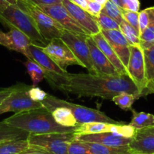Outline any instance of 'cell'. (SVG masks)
Instances as JSON below:
<instances>
[{
  "instance_id": "cell-25",
  "label": "cell",
  "mask_w": 154,
  "mask_h": 154,
  "mask_svg": "<svg viewBox=\"0 0 154 154\" xmlns=\"http://www.w3.org/2000/svg\"><path fill=\"white\" fill-rule=\"evenodd\" d=\"M149 14V23L143 32L140 35V47L147 49L154 45V6L147 8Z\"/></svg>"
},
{
  "instance_id": "cell-1",
  "label": "cell",
  "mask_w": 154,
  "mask_h": 154,
  "mask_svg": "<svg viewBox=\"0 0 154 154\" xmlns=\"http://www.w3.org/2000/svg\"><path fill=\"white\" fill-rule=\"evenodd\" d=\"M45 78L60 91L79 97H100L112 100L117 94L126 92L141 97L140 92L128 75L106 76L93 74L46 75Z\"/></svg>"
},
{
  "instance_id": "cell-34",
  "label": "cell",
  "mask_w": 154,
  "mask_h": 154,
  "mask_svg": "<svg viewBox=\"0 0 154 154\" xmlns=\"http://www.w3.org/2000/svg\"><path fill=\"white\" fill-rule=\"evenodd\" d=\"M68 154H93L82 141L74 140L68 146Z\"/></svg>"
},
{
  "instance_id": "cell-11",
  "label": "cell",
  "mask_w": 154,
  "mask_h": 154,
  "mask_svg": "<svg viewBox=\"0 0 154 154\" xmlns=\"http://www.w3.org/2000/svg\"><path fill=\"white\" fill-rule=\"evenodd\" d=\"M127 71L130 78L138 87L140 96H143L146 87L145 61L143 49L140 46L130 47V57Z\"/></svg>"
},
{
  "instance_id": "cell-4",
  "label": "cell",
  "mask_w": 154,
  "mask_h": 154,
  "mask_svg": "<svg viewBox=\"0 0 154 154\" xmlns=\"http://www.w3.org/2000/svg\"><path fill=\"white\" fill-rule=\"evenodd\" d=\"M42 102V105L50 111H52L54 108L58 107H65L71 110L75 117L78 124L92 122H104V123L121 124L123 122H118L106 115L104 112L97 109L88 108L82 105L69 102L67 101L58 99L52 95L48 94L46 98Z\"/></svg>"
},
{
  "instance_id": "cell-39",
  "label": "cell",
  "mask_w": 154,
  "mask_h": 154,
  "mask_svg": "<svg viewBox=\"0 0 154 154\" xmlns=\"http://www.w3.org/2000/svg\"><path fill=\"white\" fill-rule=\"evenodd\" d=\"M140 0H122V9L134 12L140 11Z\"/></svg>"
},
{
  "instance_id": "cell-14",
  "label": "cell",
  "mask_w": 154,
  "mask_h": 154,
  "mask_svg": "<svg viewBox=\"0 0 154 154\" xmlns=\"http://www.w3.org/2000/svg\"><path fill=\"white\" fill-rule=\"evenodd\" d=\"M62 4L67 9L74 20L79 23L90 35L101 32V28L97 22L96 17L91 15L87 11L69 0H62Z\"/></svg>"
},
{
  "instance_id": "cell-35",
  "label": "cell",
  "mask_w": 154,
  "mask_h": 154,
  "mask_svg": "<svg viewBox=\"0 0 154 154\" xmlns=\"http://www.w3.org/2000/svg\"><path fill=\"white\" fill-rule=\"evenodd\" d=\"M122 13L123 18L131 26L134 27L137 32L140 33L139 29V12H134L131 11H127L122 9Z\"/></svg>"
},
{
  "instance_id": "cell-36",
  "label": "cell",
  "mask_w": 154,
  "mask_h": 154,
  "mask_svg": "<svg viewBox=\"0 0 154 154\" xmlns=\"http://www.w3.org/2000/svg\"><path fill=\"white\" fill-rule=\"evenodd\" d=\"M103 7H104V5L102 4L95 1V0H87L86 11L91 15L95 17H97L101 13Z\"/></svg>"
},
{
  "instance_id": "cell-2",
  "label": "cell",
  "mask_w": 154,
  "mask_h": 154,
  "mask_svg": "<svg viewBox=\"0 0 154 154\" xmlns=\"http://www.w3.org/2000/svg\"><path fill=\"white\" fill-rule=\"evenodd\" d=\"M3 121L30 134L75 132V127H65L55 122L51 112L44 106L24 112L15 113Z\"/></svg>"
},
{
  "instance_id": "cell-43",
  "label": "cell",
  "mask_w": 154,
  "mask_h": 154,
  "mask_svg": "<svg viewBox=\"0 0 154 154\" xmlns=\"http://www.w3.org/2000/svg\"><path fill=\"white\" fill-rule=\"evenodd\" d=\"M18 0H0V11L11 5H17Z\"/></svg>"
},
{
  "instance_id": "cell-24",
  "label": "cell",
  "mask_w": 154,
  "mask_h": 154,
  "mask_svg": "<svg viewBox=\"0 0 154 154\" xmlns=\"http://www.w3.org/2000/svg\"><path fill=\"white\" fill-rule=\"evenodd\" d=\"M55 122L65 127H76L78 123L70 109L65 107H58L51 111Z\"/></svg>"
},
{
  "instance_id": "cell-15",
  "label": "cell",
  "mask_w": 154,
  "mask_h": 154,
  "mask_svg": "<svg viewBox=\"0 0 154 154\" xmlns=\"http://www.w3.org/2000/svg\"><path fill=\"white\" fill-rule=\"evenodd\" d=\"M101 32L104 36L108 43L117 54L119 60L127 69L130 57L131 45L126 40L120 30H101Z\"/></svg>"
},
{
  "instance_id": "cell-48",
  "label": "cell",
  "mask_w": 154,
  "mask_h": 154,
  "mask_svg": "<svg viewBox=\"0 0 154 154\" xmlns=\"http://www.w3.org/2000/svg\"><path fill=\"white\" fill-rule=\"evenodd\" d=\"M151 154H154V153H151Z\"/></svg>"
},
{
  "instance_id": "cell-27",
  "label": "cell",
  "mask_w": 154,
  "mask_h": 154,
  "mask_svg": "<svg viewBox=\"0 0 154 154\" xmlns=\"http://www.w3.org/2000/svg\"><path fill=\"white\" fill-rule=\"evenodd\" d=\"M29 146L27 139L5 141L0 144V154H20Z\"/></svg>"
},
{
  "instance_id": "cell-47",
  "label": "cell",
  "mask_w": 154,
  "mask_h": 154,
  "mask_svg": "<svg viewBox=\"0 0 154 154\" xmlns=\"http://www.w3.org/2000/svg\"><path fill=\"white\" fill-rule=\"evenodd\" d=\"M3 114V111H2V110L1 105H0V114Z\"/></svg>"
},
{
  "instance_id": "cell-44",
  "label": "cell",
  "mask_w": 154,
  "mask_h": 154,
  "mask_svg": "<svg viewBox=\"0 0 154 154\" xmlns=\"http://www.w3.org/2000/svg\"><path fill=\"white\" fill-rule=\"evenodd\" d=\"M137 132L142 134H147V135H154V126H149V127L144 128V129L137 130Z\"/></svg>"
},
{
  "instance_id": "cell-5",
  "label": "cell",
  "mask_w": 154,
  "mask_h": 154,
  "mask_svg": "<svg viewBox=\"0 0 154 154\" xmlns=\"http://www.w3.org/2000/svg\"><path fill=\"white\" fill-rule=\"evenodd\" d=\"M17 5L32 17L39 32L45 40L49 42L52 39L60 38L65 29L33 2L30 0H18Z\"/></svg>"
},
{
  "instance_id": "cell-3",
  "label": "cell",
  "mask_w": 154,
  "mask_h": 154,
  "mask_svg": "<svg viewBox=\"0 0 154 154\" xmlns=\"http://www.w3.org/2000/svg\"><path fill=\"white\" fill-rule=\"evenodd\" d=\"M0 21L10 29H17L30 38L32 43L44 48L48 42L44 38L30 14L18 5H11L0 11Z\"/></svg>"
},
{
  "instance_id": "cell-40",
  "label": "cell",
  "mask_w": 154,
  "mask_h": 154,
  "mask_svg": "<svg viewBox=\"0 0 154 154\" xmlns=\"http://www.w3.org/2000/svg\"><path fill=\"white\" fill-rule=\"evenodd\" d=\"M20 154H53L51 152L48 151L42 147H38L35 145H30L28 147V148L26 149L24 151Z\"/></svg>"
},
{
  "instance_id": "cell-23",
  "label": "cell",
  "mask_w": 154,
  "mask_h": 154,
  "mask_svg": "<svg viewBox=\"0 0 154 154\" xmlns=\"http://www.w3.org/2000/svg\"><path fill=\"white\" fill-rule=\"evenodd\" d=\"M113 123H104V122H92L79 124L75 129V134L78 135H88L97 134L101 132H111L112 125Z\"/></svg>"
},
{
  "instance_id": "cell-10",
  "label": "cell",
  "mask_w": 154,
  "mask_h": 154,
  "mask_svg": "<svg viewBox=\"0 0 154 154\" xmlns=\"http://www.w3.org/2000/svg\"><path fill=\"white\" fill-rule=\"evenodd\" d=\"M45 13L55 20L65 29L80 35H90L89 33L74 20L62 3L50 5H37Z\"/></svg>"
},
{
  "instance_id": "cell-16",
  "label": "cell",
  "mask_w": 154,
  "mask_h": 154,
  "mask_svg": "<svg viewBox=\"0 0 154 154\" xmlns=\"http://www.w3.org/2000/svg\"><path fill=\"white\" fill-rule=\"evenodd\" d=\"M32 43L28 36L17 29H10L8 32L0 31V45L11 51H17L24 56Z\"/></svg>"
},
{
  "instance_id": "cell-22",
  "label": "cell",
  "mask_w": 154,
  "mask_h": 154,
  "mask_svg": "<svg viewBox=\"0 0 154 154\" xmlns=\"http://www.w3.org/2000/svg\"><path fill=\"white\" fill-rule=\"evenodd\" d=\"M82 142L87 146L88 148L93 154H133L129 145L115 147V146L104 145L97 143L84 142V141Z\"/></svg>"
},
{
  "instance_id": "cell-17",
  "label": "cell",
  "mask_w": 154,
  "mask_h": 154,
  "mask_svg": "<svg viewBox=\"0 0 154 154\" xmlns=\"http://www.w3.org/2000/svg\"><path fill=\"white\" fill-rule=\"evenodd\" d=\"M133 138L119 136L112 132H101L97 134H88V135H75V140L84 142H92L104 145L119 146L129 145Z\"/></svg>"
},
{
  "instance_id": "cell-6",
  "label": "cell",
  "mask_w": 154,
  "mask_h": 154,
  "mask_svg": "<svg viewBox=\"0 0 154 154\" xmlns=\"http://www.w3.org/2000/svg\"><path fill=\"white\" fill-rule=\"evenodd\" d=\"M75 139V132L30 134L27 138L30 145L42 147L53 154H68V146Z\"/></svg>"
},
{
  "instance_id": "cell-29",
  "label": "cell",
  "mask_w": 154,
  "mask_h": 154,
  "mask_svg": "<svg viewBox=\"0 0 154 154\" xmlns=\"http://www.w3.org/2000/svg\"><path fill=\"white\" fill-rule=\"evenodd\" d=\"M119 29L131 46H140V33L131 26L125 19L119 24Z\"/></svg>"
},
{
  "instance_id": "cell-32",
  "label": "cell",
  "mask_w": 154,
  "mask_h": 154,
  "mask_svg": "<svg viewBox=\"0 0 154 154\" xmlns=\"http://www.w3.org/2000/svg\"><path fill=\"white\" fill-rule=\"evenodd\" d=\"M112 133H114L119 136L126 138H134L136 135L137 130L129 124L121 123V124H113L111 128Z\"/></svg>"
},
{
  "instance_id": "cell-8",
  "label": "cell",
  "mask_w": 154,
  "mask_h": 154,
  "mask_svg": "<svg viewBox=\"0 0 154 154\" xmlns=\"http://www.w3.org/2000/svg\"><path fill=\"white\" fill-rule=\"evenodd\" d=\"M87 36L80 35L64 29L60 38L67 45L72 52L75 56L82 66L88 70L89 73L97 75L91 59L90 51L86 42Z\"/></svg>"
},
{
  "instance_id": "cell-21",
  "label": "cell",
  "mask_w": 154,
  "mask_h": 154,
  "mask_svg": "<svg viewBox=\"0 0 154 154\" xmlns=\"http://www.w3.org/2000/svg\"><path fill=\"white\" fill-rule=\"evenodd\" d=\"M30 133L18 128L10 126L4 121L0 122V144L14 140L27 139Z\"/></svg>"
},
{
  "instance_id": "cell-30",
  "label": "cell",
  "mask_w": 154,
  "mask_h": 154,
  "mask_svg": "<svg viewBox=\"0 0 154 154\" xmlns=\"http://www.w3.org/2000/svg\"><path fill=\"white\" fill-rule=\"evenodd\" d=\"M136 96L134 94L126 92L117 94L112 99V101L124 111L132 109V105L136 100Z\"/></svg>"
},
{
  "instance_id": "cell-41",
  "label": "cell",
  "mask_w": 154,
  "mask_h": 154,
  "mask_svg": "<svg viewBox=\"0 0 154 154\" xmlns=\"http://www.w3.org/2000/svg\"><path fill=\"white\" fill-rule=\"evenodd\" d=\"M17 88V84L12 87H8V88L0 89V105L2 104V102L14 91L15 89Z\"/></svg>"
},
{
  "instance_id": "cell-45",
  "label": "cell",
  "mask_w": 154,
  "mask_h": 154,
  "mask_svg": "<svg viewBox=\"0 0 154 154\" xmlns=\"http://www.w3.org/2000/svg\"><path fill=\"white\" fill-rule=\"evenodd\" d=\"M72 2L75 3L77 5L80 6L81 8H82L83 9L86 11V8H87V0H69Z\"/></svg>"
},
{
  "instance_id": "cell-20",
  "label": "cell",
  "mask_w": 154,
  "mask_h": 154,
  "mask_svg": "<svg viewBox=\"0 0 154 154\" xmlns=\"http://www.w3.org/2000/svg\"><path fill=\"white\" fill-rule=\"evenodd\" d=\"M145 61L146 87L143 96L154 93V45L147 49H143Z\"/></svg>"
},
{
  "instance_id": "cell-12",
  "label": "cell",
  "mask_w": 154,
  "mask_h": 154,
  "mask_svg": "<svg viewBox=\"0 0 154 154\" xmlns=\"http://www.w3.org/2000/svg\"><path fill=\"white\" fill-rule=\"evenodd\" d=\"M86 42L90 51L91 59L97 75L106 76H119V72L107 59L105 54L100 50L91 35L87 36Z\"/></svg>"
},
{
  "instance_id": "cell-33",
  "label": "cell",
  "mask_w": 154,
  "mask_h": 154,
  "mask_svg": "<svg viewBox=\"0 0 154 154\" xmlns=\"http://www.w3.org/2000/svg\"><path fill=\"white\" fill-rule=\"evenodd\" d=\"M97 22L101 30H120L119 24L105 14L101 12L96 17Z\"/></svg>"
},
{
  "instance_id": "cell-37",
  "label": "cell",
  "mask_w": 154,
  "mask_h": 154,
  "mask_svg": "<svg viewBox=\"0 0 154 154\" xmlns=\"http://www.w3.org/2000/svg\"><path fill=\"white\" fill-rule=\"evenodd\" d=\"M28 94L33 100L40 102H42L46 98L47 95H48L45 92L41 90L40 88L36 87H33V86L28 90Z\"/></svg>"
},
{
  "instance_id": "cell-7",
  "label": "cell",
  "mask_w": 154,
  "mask_h": 154,
  "mask_svg": "<svg viewBox=\"0 0 154 154\" xmlns=\"http://www.w3.org/2000/svg\"><path fill=\"white\" fill-rule=\"evenodd\" d=\"M31 86L17 84L14 91L1 105L3 114L6 112L20 113L42 107V102L33 100L28 94Z\"/></svg>"
},
{
  "instance_id": "cell-31",
  "label": "cell",
  "mask_w": 154,
  "mask_h": 154,
  "mask_svg": "<svg viewBox=\"0 0 154 154\" xmlns=\"http://www.w3.org/2000/svg\"><path fill=\"white\" fill-rule=\"evenodd\" d=\"M101 12L111 17L119 24H120L124 19L123 16H122V8L118 7L110 0H108L105 3Z\"/></svg>"
},
{
  "instance_id": "cell-28",
  "label": "cell",
  "mask_w": 154,
  "mask_h": 154,
  "mask_svg": "<svg viewBox=\"0 0 154 154\" xmlns=\"http://www.w3.org/2000/svg\"><path fill=\"white\" fill-rule=\"evenodd\" d=\"M27 71L33 82V87H36L40 81L45 78V72L37 63L31 59H27L24 63Z\"/></svg>"
},
{
  "instance_id": "cell-38",
  "label": "cell",
  "mask_w": 154,
  "mask_h": 154,
  "mask_svg": "<svg viewBox=\"0 0 154 154\" xmlns=\"http://www.w3.org/2000/svg\"><path fill=\"white\" fill-rule=\"evenodd\" d=\"M149 23V14L148 9L146 8L139 11V29L140 35L146 28Z\"/></svg>"
},
{
  "instance_id": "cell-9",
  "label": "cell",
  "mask_w": 154,
  "mask_h": 154,
  "mask_svg": "<svg viewBox=\"0 0 154 154\" xmlns=\"http://www.w3.org/2000/svg\"><path fill=\"white\" fill-rule=\"evenodd\" d=\"M42 48L53 61L63 70L66 71L68 66L73 65L82 66L81 63L75 57L70 48L60 38L52 39Z\"/></svg>"
},
{
  "instance_id": "cell-13",
  "label": "cell",
  "mask_w": 154,
  "mask_h": 154,
  "mask_svg": "<svg viewBox=\"0 0 154 154\" xmlns=\"http://www.w3.org/2000/svg\"><path fill=\"white\" fill-rule=\"evenodd\" d=\"M25 57L27 59H31L37 63L45 70V75H65L67 74V71H65L59 67L48 54L41 47L31 44L27 50Z\"/></svg>"
},
{
  "instance_id": "cell-42",
  "label": "cell",
  "mask_w": 154,
  "mask_h": 154,
  "mask_svg": "<svg viewBox=\"0 0 154 154\" xmlns=\"http://www.w3.org/2000/svg\"><path fill=\"white\" fill-rule=\"evenodd\" d=\"M37 5H50L62 3V0H30Z\"/></svg>"
},
{
  "instance_id": "cell-18",
  "label": "cell",
  "mask_w": 154,
  "mask_h": 154,
  "mask_svg": "<svg viewBox=\"0 0 154 154\" xmlns=\"http://www.w3.org/2000/svg\"><path fill=\"white\" fill-rule=\"evenodd\" d=\"M91 37L92 38L94 42L96 43L98 48H100V50L105 54V56L110 60V63L116 68V69L119 72V75H128L127 69L122 64V63L119 60L117 54H116V52L113 49L111 45L108 43L107 39L104 38L102 33L100 32L97 33V34L92 35H91Z\"/></svg>"
},
{
  "instance_id": "cell-46",
  "label": "cell",
  "mask_w": 154,
  "mask_h": 154,
  "mask_svg": "<svg viewBox=\"0 0 154 154\" xmlns=\"http://www.w3.org/2000/svg\"><path fill=\"white\" fill-rule=\"evenodd\" d=\"M110 1L113 2L115 5L118 6V7L121 8H122V0H110Z\"/></svg>"
},
{
  "instance_id": "cell-19",
  "label": "cell",
  "mask_w": 154,
  "mask_h": 154,
  "mask_svg": "<svg viewBox=\"0 0 154 154\" xmlns=\"http://www.w3.org/2000/svg\"><path fill=\"white\" fill-rule=\"evenodd\" d=\"M129 147L133 154L154 153V135L136 132Z\"/></svg>"
},
{
  "instance_id": "cell-26",
  "label": "cell",
  "mask_w": 154,
  "mask_h": 154,
  "mask_svg": "<svg viewBox=\"0 0 154 154\" xmlns=\"http://www.w3.org/2000/svg\"><path fill=\"white\" fill-rule=\"evenodd\" d=\"M131 111H132V118L129 125L134 127L136 130L154 126L153 114L145 112H137L134 109H131Z\"/></svg>"
}]
</instances>
